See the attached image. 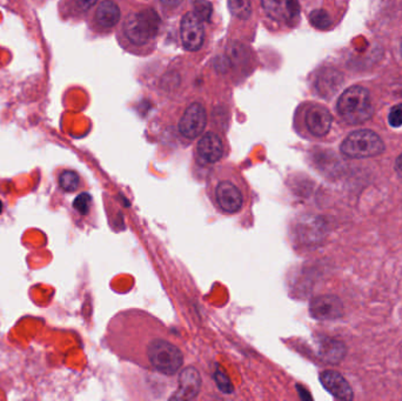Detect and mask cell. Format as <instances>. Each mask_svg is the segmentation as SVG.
<instances>
[{
    "label": "cell",
    "instance_id": "6da1fadb",
    "mask_svg": "<svg viewBox=\"0 0 402 401\" xmlns=\"http://www.w3.org/2000/svg\"><path fill=\"white\" fill-rule=\"evenodd\" d=\"M337 112L351 125L367 122L374 113L371 95L362 86L347 88L337 100Z\"/></svg>",
    "mask_w": 402,
    "mask_h": 401
},
{
    "label": "cell",
    "instance_id": "7a4b0ae2",
    "mask_svg": "<svg viewBox=\"0 0 402 401\" xmlns=\"http://www.w3.org/2000/svg\"><path fill=\"white\" fill-rule=\"evenodd\" d=\"M146 356L154 370L165 375H174L184 363L181 348L165 339L151 341L146 348Z\"/></svg>",
    "mask_w": 402,
    "mask_h": 401
},
{
    "label": "cell",
    "instance_id": "3957f363",
    "mask_svg": "<svg viewBox=\"0 0 402 401\" xmlns=\"http://www.w3.org/2000/svg\"><path fill=\"white\" fill-rule=\"evenodd\" d=\"M385 151L383 139L371 130L354 131L341 144V152L353 159L379 156Z\"/></svg>",
    "mask_w": 402,
    "mask_h": 401
},
{
    "label": "cell",
    "instance_id": "277c9868",
    "mask_svg": "<svg viewBox=\"0 0 402 401\" xmlns=\"http://www.w3.org/2000/svg\"><path fill=\"white\" fill-rule=\"evenodd\" d=\"M160 18L153 10H146L128 15L125 22V33L134 45H145L157 35Z\"/></svg>",
    "mask_w": 402,
    "mask_h": 401
},
{
    "label": "cell",
    "instance_id": "5b68a950",
    "mask_svg": "<svg viewBox=\"0 0 402 401\" xmlns=\"http://www.w3.org/2000/svg\"><path fill=\"white\" fill-rule=\"evenodd\" d=\"M213 199L224 213H237L245 205V192L237 180H217L213 188Z\"/></svg>",
    "mask_w": 402,
    "mask_h": 401
},
{
    "label": "cell",
    "instance_id": "8992f818",
    "mask_svg": "<svg viewBox=\"0 0 402 401\" xmlns=\"http://www.w3.org/2000/svg\"><path fill=\"white\" fill-rule=\"evenodd\" d=\"M207 124V113L205 107L194 103L187 107L179 124V130L184 137L194 139L203 133Z\"/></svg>",
    "mask_w": 402,
    "mask_h": 401
},
{
    "label": "cell",
    "instance_id": "52a82bcc",
    "mask_svg": "<svg viewBox=\"0 0 402 401\" xmlns=\"http://www.w3.org/2000/svg\"><path fill=\"white\" fill-rule=\"evenodd\" d=\"M310 313L318 320H334L344 313V305L335 295H320L310 302Z\"/></svg>",
    "mask_w": 402,
    "mask_h": 401
},
{
    "label": "cell",
    "instance_id": "ba28073f",
    "mask_svg": "<svg viewBox=\"0 0 402 401\" xmlns=\"http://www.w3.org/2000/svg\"><path fill=\"white\" fill-rule=\"evenodd\" d=\"M203 22L196 18L193 12H190L184 15L181 20V40L184 44L185 49L188 51H198L203 44Z\"/></svg>",
    "mask_w": 402,
    "mask_h": 401
},
{
    "label": "cell",
    "instance_id": "9c48e42d",
    "mask_svg": "<svg viewBox=\"0 0 402 401\" xmlns=\"http://www.w3.org/2000/svg\"><path fill=\"white\" fill-rule=\"evenodd\" d=\"M201 387V378L199 372L194 367H186L179 375V384L176 394L173 395L174 400H192L199 394Z\"/></svg>",
    "mask_w": 402,
    "mask_h": 401
},
{
    "label": "cell",
    "instance_id": "30bf717a",
    "mask_svg": "<svg viewBox=\"0 0 402 401\" xmlns=\"http://www.w3.org/2000/svg\"><path fill=\"white\" fill-rule=\"evenodd\" d=\"M332 115L326 107L315 105L306 113V126L315 137H324L332 126Z\"/></svg>",
    "mask_w": 402,
    "mask_h": 401
},
{
    "label": "cell",
    "instance_id": "8fae6325",
    "mask_svg": "<svg viewBox=\"0 0 402 401\" xmlns=\"http://www.w3.org/2000/svg\"><path fill=\"white\" fill-rule=\"evenodd\" d=\"M320 382L322 386L328 391L334 398L340 399L344 401L353 400L354 394H353L352 387L349 385L340 373L334 371H324L320 375Z\"/></svg>",
    "mask_w": 402,
    "mask_h": 401
},
{
    "label": "cell",
    "instance_id": "7c38bea8",
    "mask_svg": "<svg viewBox=\"0 0 402 401\" xmlns=\"http://www.w3.org/2000/svg\"><path fill=\"white\" fill-rule=\"evenodd\" d=\"M196 152L203 164H215L221 159L224 154L221 139L215 133L205 134L198 142Z\"/></svg>",
    "mask_w": 402,
    "mask_h": 401
},
{
    "label": "cell",
    "instance_id": "4fadbf2b",
    "mask_svg": "<svg viewBox=\"0 0 402 401\" xmlns=\"http://www.w3.org/2000/svg\"><path fill=\"white\" fill-rule=\"evenodd\" d=\"M96 18L100 26L106 27V28L115 26L120 19V10H119L118 5L111 0L103 1L98 6Z\"/></svg>",
    "mask_w": 402,
    "mask_h": 401
},
{
    "label": "cell",
    "instance_id": "5bb4252c",
    "mask_svg": "<svg viewBox=\"0 0 402 401\" xmlns=\"http://www.w3.org/2000/svg\"><path fill=\"white\" fill-rule=\"evenodd\" d=\"M320 357L330 363H340L346 354L345 345L335 339H324L320 344Z\"/></svg>",
    "mask_w": 402,
    "mask_h": 401
},
{
    "label": "cell",
    "instance_id": "9a60e30c",
    "mask_svg": "<svg viewBox=\"0 0 402 401\" xmlns=\"http://www.w3.org/2000/svg\"><path fill=\"white\" fill-rule=\"evenodd\" d=\"M341 84V76L337 71H327L318 81V88L322 95H333Z\"/></svg>",
    "mask_w": 402,
    "mask_h": 401
},
{
    "label": "cell",
    "instance_id": "2e32d148",
    "mask_svg": "<svg viewBox=\"0 0 402 401\" xmlns=\"http://www.w3.org/2000/svg\"><path fill=\"white\" fill-rule=\"evenodd\" d=\"M261 5L268 17L272 19H283L288 15L286 0H261Z\"/></svg>",
    "mask_w": 402,
    "mask_h": 401
},
{
    "label": "cell",
    "instance_id": "e0dca14e",
    "mask_svg": "<svg viewBox=\"0 0 402 401\" xmlns=\"http://www.w3.org/2000/svg\"><path fill=\"white\" fill-rule=\"evenodd\" d=\"M58 183H59V186L62 188L65 192H74L77 191L79 188V185H81V178H79V174L74 171H71V170H66L64 172L59 176V179H58Z\"/></svg>",
    "mask_w": 402,
    "mask_h": 401
},
{
    "label": "cell",
    "instance_id": "ac0fdd59",
    "mask_svg": "<svg viewBox=\"0 0 402 401\" xmlns=\"http://www.w3.org/2000/svg\"><path fill=\"white\" fill-rule=\"evenodd\" d=\"M228 8L231 13L239 19H247L252 12L251 0H230Z\"/></svg>",
    "mask_w": 402,
    "mask_h": 401
},
{
    "label": "cell",
    "instance_id": "d6986e66",
    "mask_svg": "<svg viewBox=\"0 0 402 401\" xmlns=\"http://www.w3.org/2000/svg\"><path fill=\"white\" fill-rule=\"evenodd\" d=\"M310 24L319 30H326L330 26V15L325 10H315L310 15Z\"/></svg>",
    "mask_w": 402,
    "mask_h": 401
},
{
    "label": "cell",
    "instance_id": "ffe728a7",
    "mask_svg": "<svg viewBox=\"0 0 402 401\" xmlns=\"http://www.w3.org/2000/svg\"><path fill=\"white\" fill-rule=\"evenodd\" d=\"M193 10H194L193 13L201 22H208V20L211 19L212 4L210 1L196 0L194 5H193Z\"/></svg>",
    "mask_w": 402,
    "mask_h": 401
},
{
    "label": "cell",
    "instance_id": "44dd1931",
    "mask_svg": "<svg viewBox=\"0 0 402 401\" xmlns=\"http://www.w3.org/2000/svg\"><path fill=\"white\" fill-rule=\"evenodd\" d=\"M92 204V197L88 193H81L73 202L74 210L78 211L81 214H87Z\"/></svg>",
    "mask_w": 402,
    "mask_h": 401
},
{
    "label": "cell",
    "instance_id": "7402d4cb",
    "mask_svg": "<svg viewBox=\"0 0 402 401\" xmlns=\"http://www.w3.org/2000/svg\"><path fill=\"white\" fill-rule=\"evenodd\" d=\"M215 378L217 385L224 393H232L233 392V386L231 384L230 378L221 370L215 372Z\"/></svg>",
    "mask_w": 402,
    "mask_h": 401
},
{
    "label": "cell",
    "instance_id": "603a6c76",
    "mask_svg": "<svg viewBox=\"0 0 402 401\" xmlns=\"http://www.w3.org/2000/svg\"><path fill=\"white\" fill-rule=\"evenodd\" d=\"M388 122L390 125L393 127L402 126V104L395 105L390 112L388 115Z\"/></svg>",
    "mask_w": 402,
    "mask_h": 401
},
{
    "label": "cell",
    "instance_id": "cb8c5ba5",
    "mask_svg": "<svg viewBox=\"0 0 402 401\" xmlns=\"http://www.w3.org/2000/svg\"><path fill=\"white\" fill-rule=\"evenodd\" d=\"M286 8H287V13L291 17L299 15L300 8L298 0H286Z\"/></svg>",
    "mask_w": 402,
    "mask_h": 401
},
{
    "label": "cell",
    "instance_id": "d4e9b609",
    "mask_svg": "<svg viewBox=\"0 0 402 401\" xmlns=\"http://www.w3.org/2000/svg\"><path fill=\"white\" fill-rule=\"evenodd\" d=\"M77 1L79 8L86 11V10H90V8H92L93 5H96L98 0H77Z\"/></svg>",
    "mask_w": 402,
    "mask_h": 401
},
{
    "label": "cell",
    "instance_id": "484cf974",
    "mask_svg": "<svg viewBox=\"0 0 402 401\" xmlns=\"http://www.w3.org/2000/svg\"><path fill=\"white\" fill-rule=\"evenodd\" d=\"M395 171L398 173L399 177L402 178V154L395 161Z\"/></svg>",
    "mask_w": 402,
    "mask_h": 401
},
{
    "label": "cell",
    "instance_id": "4316f807",
    "mask_svg": "<svg viewBox=\"0 0 402 401\" xmlns=\"http://www.w3.org/2000/svg\"><path fill=\"white\" fill-rule=\"evenodd\" d=\"M183 0H161L162 4L166 5V6H169V8H174V6H178L181 4Z\"/></svg>",
    "mask_w": 402,
    "mask_h": 401
},
{
    "label": "cell",
    "instance_id": "83f0119b",
    "mask_svg": "<svg viewBox=\"0 0 402 401\" xmlns=\"http://www.w3.org/2000/svg\"><path fill=\"white\" fill-rule=\"evenodd\" d=\"M3 203H1V200H0V214L3 213Z\"/></svg>",
    "mask_w": 402,
    "mask_h": 401
}]
</instances>
